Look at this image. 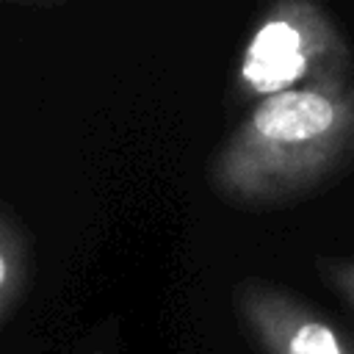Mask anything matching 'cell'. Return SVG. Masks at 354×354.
Masks as SVG:
<instances>
[{"label":"cell","mask_w":354,"mask_h":354,"mask_svg":"<svg viewBox=\"0 0 354 354\" xmlns=\"http://www.w3.org/2000/svg\"><path fill=\"white\" fill-rule=\"evenodd\" d=\"M354 141L351 83H315L257 100L216 149L210 188L232 207L271 210L329 185Z\"/></svg>","instance_id":"6da1fadb"},{"label":"cell","mask_w":354,"mask_h":354,"mask_svg":"<svg viewBox=\"0 0 354 354\" xmlns=\"http://www.w3.org/2000/svg\"><path fill=\"white\" fill-rule=\"evenodd\" d=\"M33 271V241L25 224L0 202V324L19 307Z\"/></svg>","instance_id":"277c9868"},{"label":"cell","mask_w":354,"mask_h":354,"mask_svg":"<svg viewBox=\"0 0 354 354\" xmlns=\"http://www.w3.org/2000/svg\"><path fill=\"white\" fill-rule=\"evenodd\" d=\"M88 354H105V351H100V348H94V351H88Z\"/></svg>","instance_id":"8992f818"},{"label":"cell","mask_w":354,"mask_h":354,"mask_svg":"<svg viewBox=\"0 0 354 354\" xmlns=\"http://www.w3.org/2000/svg\"><path fill=\"white\" fill-rule=\"evenodd\" d=\"M318 274L324 282L340 296V304L346 313L354 307V263L348 257H318Z\"/></svg>","instance_id":"5b68a950"},{"label":"cell","mask_w":354,"mask_h":354,"mask_svg":"<svg viewBox=\"0 0 354 354\" xmlns=\"http://www.w3.org/2000/svg\"><path fill=\"white\" fill-rule=\"evenodd\" d=\"M315 83H351V53L337 19L313 0L271 6L243 44L235 94L263 100Z\"/></svg>","instance_id":"7a4b0ae2"},{"label":"cell","mask_w":354,"mask_h":354,"mask_svg":"<svg viewBox=\"0 0 354 354\" xmlns=\"http://www.w3.org/2000/svg\"><path fill=\"white\" fill-rule=\"evenodd\" d=\"M232 307L266 354H351L346 332L321 307L260 277L232 288Z\"/></svg>","instance_id":"3957f363"}]
</instances>
